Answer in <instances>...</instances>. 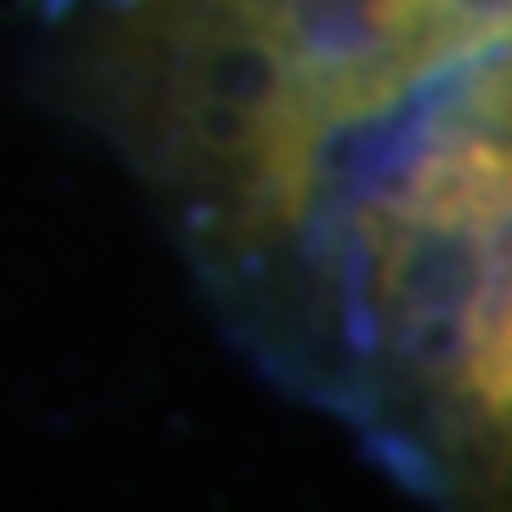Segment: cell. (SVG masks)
<instances>
[{
	"label": "cell",
	"mask_w": 512,
	"mask_h": 512,
	"mask_svg": "<svg viewBox=\"0 0 512 512\" xmlns=\"http://www.w3.org/2000/svg\"><path fill=\"white\" fill-rule=\"evenodd\" d=\"M342 308L376 439L512 507V137L461 120L359 205Z\"/></svg>",
	"instance_id": "6da1fadb"
},
{
	"label": "cell",
	"mask_w": 512,
	"mask_h": 512,
	"mask_svg": "<svg viewBox=\"0 0 512 512\" xmlns=\"http://www.w3.org/2000/svg\"><path fill=\"white\" fill-rule=\"evenodd\" d=\"M421 6L450 74L512 46V0H421Z\"/></svg>",
	"instance_id": "7a4b0ae2"
},
{
	"label": "cell",
	"mask_w": 512,
	"mask_h": 512,
	"mask_svg": "<svg viewBox=\"0 0 512 512\" xmlns=\"http://www.w3.org/2000/svg\"><path fill=\"white\" fill-rule=\"evenodd\" d=\"M461 114H467V126H484V131H495V137H512V57L478 69V80L467 86Z\"/></svg>",
	"instance_id": "3957f363"
}]
</instances>
